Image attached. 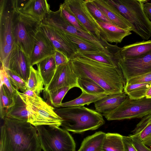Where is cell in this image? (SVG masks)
Wrapping results in <instances>:
<instances>
[{
  "label": "cell",
  "mask_w": 151,
  "mask_h": 151,
  "mask_svg": "<svg viewBox=\"0 0 151 151\" xmlns=\"http://www.w3.org/2000/svg\"><path fill=\"white\" fill-rule=\"evenodd\" d=\"M69 62L78 78L92 80L102 87L107 94L124 91L126 81L119 67L107 65L76 54Z\"/></svg>",
  "instance_id": "obj_1"
},
{
  "label": "cell",
  "mask_w": 151,
  "mask_h": 151,
  "mask_svg": "<svg viewBox=\"0 0 151 151\" xmlns=\"http://www.w3.org/2000/svg\"><path fill=\"white\" fill-rule=\"evenodd\" d=\"M5 151H41L37 129L29 123L5 117Z\"/></svg>",
  "instance_id": "obj_2"
},
{
  "label": "cell",
  "mask_w": 151,
  "mask_h": 151,
  "mask_svg": "<svg viewBox=\"0 0 151 151\" xmlns=\"http://www.w3.org/2000/svg\"><path fill=\"white\" fill-rule=\"evenodd\" d=\"M55 110L63 120L62 128L74 133L95 130L105 123L101 114L84 106L59 108Z\"/></svg>",
  "instance_id": "obj_3"
},
{
  "label": "cell",
  "mask_w": 151,
  "mask_h": 151,
  "mask_svg": "<svg viewBox=\"0 0 151 151\" xmlns=\"http://www.w3.org/2000/svg\"><path fill=\"white\" fill-rule=\"evenodd\" d=\"M114 6L134 27L133 31L142 39L151 37V22L143 10V0H107Z\"/></svg>",
  "instance_id": "obj_4"
},
{
  "label": "cell",
  "mask_w": 151,
  "mask_h": 151,
  "mask_svg": "<svg viewBox=\"0 0 151 151\" xmlns=\"http://www.w3.org/2000/svg\"><path fill=\"white\" fill-rule=\"evenodd\" d=\"M14 7L12 20L14 43L29 58L41 22L20 13L14 5Z\"/></svg>",
  "instance_id": "obj_5"
},
{
  "label": "cell",
  "mask_w": 151,
  "mask_h": 151,
  "mask_svg": "<svg viewBox=\"0 0 151 151\" xmlns=\"http://www.w3.org/2000/svg\"><path fill=\"white\" fill-rule=\"evenodd\" d=\"M13 0L0 1V60L1 64L9 69L11 52L15 45L13 32Z\"/></svg>",
  "instance_id": "obj_6"
},
{
  "label": "cell",
  "mask_w": 151,
  "mask_h": 151,
  "mask_svg": "<svg viewBox=\"0 0 151 151\" xmlns=\"http://www.w3.org/2000/svg\"><path fill=\"white\" fill-rule=\"evenodd\" d=\"M17 92L26 104L28 112L27 122L36 127L48 126L60 127L63 119L56 113L55 108L48 104L39 96H25Z\"/></svg>",
  "instance_id": "obj_7"
},
{
  "label": "cell",
  "mask_w": 151,
  "mask_h": 151,
  "mask_svg": "<svg viewBox=\"0 0 151 151\" xmlns=\"http://www.w3.org/2000/svg\"><path fill=\"white\" fill-rule=\"evenodd\" d=\"M36 127L43 151H76L75 141L67 130L48 126Z\"/></svg>",
  "instance_id": "obj_8"
},
{
  "label": "cell",
  "mask_w": 151,
  "mask_h": 151,
  "mask_svg": "<svg viewBox=\"0 0 151 151\" xmlns=\"http://www.w3.org/2000/svg\"><path fill=\"white\" fill-rule=\"evenodd\" d=\"M41 23L52 26L64 32L80 37L104 52L114 53L119 49L117 46L111 45L104 40L99 39L71 25L62 16L59 9L55 12L51 10Z\"/></svg>",
  "instance_id": "obj_9"
},
{
  "label": "cell",
  "mask_w": 151,
  "mask_h": 151,
  "mask_svg": "<svg viewBox=\"0 0 151 151\" xmlns=\"http://www.w3.org/2000/svg\"><path fill=\"white\" fill-rule=\"evenodd\" d=\"M151 113V98L146 97L124 101L113 111L103 115L109 121L142 118Z\"/></svg>",
  "instance_id": "obj_10"
},
{
  "label": "cell",
  "mask_w": 151,
  "mask_h": 151,
  "mask_svg": "<svg viewBox=\"0 0 151 151\" xmlns=\"http://www.w3.org/2000/svg\"><path fill=\"white\" fill-rule=\"evenodd\" d=\"M64 2L78 20L89 33L99 39L101 36L98 23L83 0H65ZM104 40V39H103Z\"/></svg>",
  "instance_id": "obj_11"
},
{
  "label": "cell",
  "mask_w": 151,
  "mask_h": 151,
  "mask_svg": "<svg viewBox=\"0 0 151 151\" xmlns=\"http://www.w3.org/2000/svg\"><path fill=\"white\" fill-rule=\"evenodd\" d=\"M39 30L49 39L56 50L63 53L69 60L78 53L74 45L66 38L56 28L41 23Z\"/></svg>",
  "instance_id": "obj_12"
},
{
  "label": "cell",
  "mask_w": 151,
  "mask_h": 151,
  "mask_svg": "<svg viewBox=\"0 0 151 151\" xmlns=\"http://www.w3.org/2000/svg\"><path fill=\"white\" fill-rule=\"evenodd\" d=\"M118 65L126 82L132 78L151 72V53L135 58L121 59Z\"/></svg>",
  "instance_id": "obj_13"
},
{
  "label": "cell",
  "mask_w": 151,
  "mask_h": 151,
  "mask_svg": "<svg viewBox=\"0 0 151 151\" xmlns=\"http://www.w3.org/2000/svg\"><path fill=\"white\" fill-rule=\"evenodd\" d=\"M78 78L74 73L69 61L56 68L54 75L44 91L48 94L65 87L78 88Z\"/></svg>",
  "instance_id": "obj_14"
},
{
  "label": "cell",
  "mask_w": 151,
  "mask_h": 151,
  "mask_svg": "<svg viewBox=\"0 0 151 151\" xmlns=\"http://www.w3.org/2000/svg\"><path fill=\"white\" fill-rule=\"evenodd\" d=\"M14 2L16 10L41 23L51 11L46 0H14Z\"/></svg>",
  "instance_id": "obj_15"
},
{
  "label": "cell",
  "mask_w": 151,
  "mask_h": 151,
  "mask_svg": "<svg viewBox=\"0 0 151 151\" xmlns=\"http://www.w3.org/2000/svg\"><path fill=\"white\" fill-rule=\"evenodd\" d=\"M56 51L50 41L43 33L39 30L28 58L30 66L37 65L46 58L53 55Z\"/></svg>",
  "instance_id": "obj_16"
},
{
  "label": "cell",
  "mask_w": 151,
  "mask_h": 151,
  "mask_svg": "<svg viewBox=\"0 0 151 151\" xmlns=\"http://www.w3.org/2000/svg\"><path fill=\"white\" fill-rule=\"evenodd\" d=\"M92 1L114 24L123 29L133 31L132 25L107 0Z\"/></svg>",
  "instance_id": "obj_17"
},
{
  "label": "cell",
  "mask_w": 151,
  "mask_h": 151,
  "mask_svg": "<svg viewBox=\"0 0 151 151\" xmlns=\"http://www.w3.org/2000/svg\"><path fill=\"white\" fill-rule=\"evenodd\" d=\"M30 66L28 58L15 45L10 54L9 69L17 74L27 82Z\"/></svg>",
  "instance_id": "obj_18"
},
{
  "label": "cell",
  "mask_w": 151,
  "mask_h": 151,
  "mask_svg": "<svg viewBox=\"0 0 151 151\" xmlns=\"http://www.w3.org/2000/svg\"><path fill=\"white\" fill-rule=\"evenodd\" d=\"M95 20L101 37L108 42L120 43L125 37L132 34L130 31L122 29L113 24Z\"/></svg>",
  "instance_id": "obj_19"
},
{
  "label": "cell",
  "mask_w": 151,
  "mask_h": 151,
  "mask_svg": "<svg viewBox=\"0 0 151 151\" xmlns=\"http://www.w3.org/2000/svg\"><path fill=\"white\" fill-rule=\"evenodd\" d=\"M127 96L124 91L108 94L94 103L96 111L102 115L107 113L120 105Z\"/></svg>",
  "instance_id": "obj_20"
},
{
  "label": "cell",
  "mask_w": 151,
  "mask_h": 151,
  "mask_svg": "<svg viewBox=\"0 0 151 151\" xmlns=\"http://www.w3.org/2000/svg\"><path fill=\"white\" fill-rule=\"evenodd\" d=\"M151 53V40L137 42L121 47L122 59H130Z\"/></svg>",
  "instance_id": "obj_21"
},
{
  "label": "cell",
  "mask_w": 151,
  "mask_h": 151,
  "mask_svg": "<svg viewBox=\"0 0 151 151\" xmlns=\"http://www.w3.org/2000/svg\"><path fill=\"white\" fill-rule=\"evenodd\" d=\"M132 132L129 136L137 137L144 145L151 147V113L142 118Z\"/></svg>",
  "instance_id": "obj_22"
},
{
  "label": "cell",
  "mask_w": 151,
  "mask_h": 151,
  "mask_svg": "<svg viewBox=\"0 0 151 151\" xmlns=\"http://www.w3.org/2000/svg\"><path fill=\"white\" fill-rule=\"evenodd\" d=\"M120 51L116 53L102 51L95 52L79 51L76 55L107 65L119 67L118 62L122 59Z\"/></svg>",
  "instance_id": "obj_23"
},
{
  "label": "cell",
  "mask_w": 151,
  "mask_h": 151,
  "mask_svg": "<svg viewBox=\"0 0 151 151\" xmlns=\"http://www.w3.org/2000/svg\"><path fill=\"white\" fill-rule=\"evenodd\" d=\"M17 91L14 94V104L6 110L5 117L27 122L28 112L27 106Z\"/></svg>",
  "instance_id": "obj_24"
},
{
  "label": "cell",
  "mask_w": 151,
  "mask_h": 151,
  "mask_svg": "<svg viewBox=\"0 0 151 151\" xmlns=\"http://www.w3.org/2000/svg\"><path fill=\"white\" fill-rule=\"evenodd\" d=\"M37 66L45 88L50 82L56 71V67L54 55L42 60Z\"/></svg>",
  "instance_id": "obj_25"
},
{
  "label": "cell",
  "mask_w": 151,
  "mask_h": 151,
  "mask_svg": "<svg viewBox=\"0 0 151 151\" xmlns=\"http://www.w3.org/2000/svg\"><path fill=\"white\" fill-rule=\"evenodd\" d=\"M106 133L101 131L86 137L83 141L78 151H100Z\"/></svg>",
  "instance_id": "obj_26"
},
{
  "label": "cell",
  "mask_w": 151,
  "mask_h": 151,
  "mask_svg": "<svg viewBox=\"0 0 151 151\" xmlns=\"http://www.w3.org/2000/svg\"><path fill=\"white\" fill-rule=\"evenodd\" d=\"M108 95L106 93L91 94L82 91V93L79 97L71 101L62 103L60 106L65 107L88 105L91 103H94Z\"/></svg>",
  "instance_id": "obj_27"
},
{
  "label": "cell",
  "mask_w": 151,
  "mask_h": 151,
  "mask_svg": "<svg viewBox=\"0 0 151 151\" xmlns=\"http://www.w3.org/2000/svg\"><path fill=\"white\" fill-rule=\"evenodd\" d=\"M122 135L117 133H106L102 151H124Z\"/></svg>",
  "instance_id": "obj_28"
},
{
  "label": "cell",
  "mask_w": 151,
  "mask_h": 151,
  "mask_svg": "<svg viewBox=\"0 0 151 151\" xmlns=\"http://www.w3.org/2000/svg\"><path fill=\"white\" fill-rule=\"evenodd\" d=\"M58 30L63 35L74 45L77 50L78 52L79 51L90 52L101 51L104 52L93 44L80 37Z\"/></svg>",
  "instance_id": "obj_29"
},
{
  "label": "cell",
  "mask_w": 151,
  "mask_h": 151,
  "mask_svg": "<svg viewBox=\"0 0 151 151\" xmlns=\"http://www.w3.org/2000/svg\"><path fill=\"white\" fill-rule=\"evenodd\" d=\"M151 82L125 85L124 91L132 99H138L145 97Z\"/></svg>",
  "instance_id": "obj_30"
},
{
  "label": "cell",
  "mask_w": 151,
  "mask_h": 151,
  "mask_svg": "<svg viewBox=\"0 0 151 151\" xmlns=\"http://www.w3.org/2000/svg\"><path fill=\"white\" fill-rule=\"evenodd\" d=\"M27 89L35 91L39 96L44 89L43 80L38 70L30 66L29 77L27 82Z\"/></svg>",
  "instance_id": "obj_31"
},
{
  "label": "cell",
  "mask_w": 151,
  "mask_h": 151,
  "mask_svg": "<svg viewBox=\"0 0 151 151\" xmlns=\"http://www.w3.org/2000/svg\"><path fill=\"white\" fill-rule=\"evenodd\" d=\"M14 94L5 85L0 84V117L3 119L5 117L6 110L14 104Z\"/></svg>",
  "instance_id": "obj_32"
},
{
  "label": "cell",
  "mask_w": 151,
  "mask_h": 151,
  "mask_svg": "<svg viewBox=\"0 0 151 151\" xmlns=\"http://www.w3.org/2000/svg\"><path fill=\"white\" fill-rule=\"evenodd\" d=\"M78 82V88L81 91L93 94L106 93L105 90L102 87L89 78L79 77Z\"/></svg>",
  "instance_id": "obj_33"
},
{
  "label": "cell",
  "mask_w": 151,
  "mask_h": 151,
  "mask_svg": "<svg viewBox=\"0 0 151 151\" xmlns=\"http://www.w3.org/2000/svg\"><path fill=\"white\" fill-rule=\"evenodd\" d=\"M59 10L62 16L68 23L83 31L89 33L70 12L64 2L60 4Z\"/></svg>",
  "instance_id": "obj_34"
},
{
  "label": "cell",
  "mask_w": 151,
  "mask_h": 151,
  "mask_svg": "<svg viewBox=\"0 0 151 151\" xmlns=\"http://www.w3.org/2000/svg\"><path fill=\"white\" fill-rule=\"evenodd\" d=\"M71 88L70 87H64L48 93L51 104L56 108H60L63 99L67 92Z\"/></svg>",
  "instance_id": "obj_35"
},
{
  "label": "cell",
  "mask_w": 151,
  "mask_h": 151,
  "mask_svg": "<svg viewBox=\"0 0 151 151\" xmlns=\"http://www.w3.org/2000/svg\"><path fill=\"white\" fill-rule=\"evenodd\" d=\"M12 84L17 90L24 92L27 89V83L20 76L9 69L5 68Z\"/></svg>",
  "instance_id": "obj_36"
},
{
  "label": "cell",
  "mask_w": 151,
  "mask_h": 151,
  "mask_svg": "<svg viewBox=\"0 0 151 151\" xmlns=\"http://www.w3.org/2000/svg\"><path fill=\"white\" fill-rule=\"evenodd\" d=\"M84 1L90 12L96 20L113 24L93 3L92 0H85Z\"/></svg>",
  "instance_id": "obj_37"
},
{
  "label": "cell",
  "mask_w": 151,
  "mask_h": 151,
  "mask_svg": "<svg viewBox=\"0 0 151 151\" xmlns=\"http://www.w3.org/2000/svg\"><path fill=\"white\" fill-rule=\"evenodd\" d=\"M0 84H4L9 89L13 94L17 92V90L11 83L3 65L1 64Z\"/></svg>",
  "instance_id": "obj_38"
},
{
  "label": "cell",
  "mask_w": 151,
  "mask_h": 151,
  "mask_svg": "<svg viewBox=\"0 0 151 151\" xmlns=\"http://www.w3.org/2000/svg\"><path fill=\"white\" fill-rule=\"evenodd\" d=\"M151 82V72L132 78L126 82V84H140Z\"/></svg>",
  "instance_id": "obj_39"
},
{
  "label": "cell",
  "mask_w": 151,
  "mask_h": 151,
  "mask_svg": "<svg viewBox=\"0 0 151 151\" xmlns=\"http://www.w3.org/2000/svg\"><path fill=\"white\" fill-rule=\"evenodd\" d=\"M54 57L56 68L60 65L67 63L69 59L63 53L61 52L56 50L54 54Z\"/></svg>",
  "instance_id": "obj_40"
},
{
  "label": "cell",
  "mask_w": 151,
  "mask_h": 151,
  "mask_svg": "<svg viewBox=\"0 0 151 151\" xmlns=\"http://www.w3.org/2000/svg\"><path fill=\"white\" fill-rule=\"evenodd\" d=\"M124 151H137L133 145L132 138L129 136H122Z\"/></svg>",
  "instance_id": "obj_41"
},
{
  "label": "cell",
  "mask_w": 151,
  "mask_h": 151,
  "mask_svg": "<svg viewBox=\"0 0 151 151\" xmlns=\"http://www.w3.org/2000/svg\"><path fill=\"white\" fill-rule=\"evenodd\" d=\"M130 136L131 137L133 145L137 151H151V149L142 143L137 137Z\"/></svg>",
  "instance_id": "obj_42"
},
{
  "label": "cell",
  "mask_w": 151,
  "mask_h": 151,
  "mask_svg": "<svg viewBox=\"0 0 151 151\" xmlns=\"http://www.w3.org/2000/svg\"><path fill=\"white\" fill-rule=\"evenodd\" d=\"M143 8L146 15L151 22V3L147 2L145 3Z\"/></svg>",
  "instance_id": "obj_43"
},
{
  "label": "cell",
  "mask_w": 151,
  "mask_h": 151,
  "mask_svg": "<svg viewBox=\"0 0 151 151\" xmlns=\"http://www.w3.org/2000/svg\"><path fill=\"white\" fill-rule=\"evenodd\" d=\"M19 92L21 94L25 96L35 97L37 95L35 91L29 89H27L23 93H21L19 91Z\"/></svg>",
  "instance_id": "obj_44"
},
{
  "label": "cell",
  "mask_w": 151,
  "mask_h": 151,
  "mask_svg": "<svg viewBox=\"0 0 151 151\" xmlns=\"http://www.w3.org/2000/svg\"><path fill=\"white\" fill-rule=\"evenodd\" d=\"M145 97L147 98H151V85L146 93Z\"/></svg>",
  "instance_id": "obj_45"
},
{
  "label": "cell",
  "mask_w": 151,
  "mask_h": 151,
  "mask_svg": "<svg viewBox=\"0 0 151 151\" xmlns=\"http://www.w3.org/2000/svg\"></svg>",
  "instance_id": "obj_46"
}]
</instances>
